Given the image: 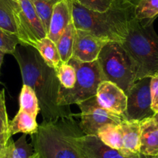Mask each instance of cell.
Listing matches in <instances>:
<instances>
[{
  "label": "cell",
  "mask_w": 158,
  "mask_h": 158,
  "mask_svg": "<svg viewBox=\"0 0 158 158\" xmlns=\"http://www.w3.org/2000/svg\"><path fill=\"white\" fill-rule=\"evenodd\" d=\"M120 126L123 134L124 150L134 154H140V122L123 119Z\"/></svg>",
  "instance_id": "15"
},
{
  "label": "cell",
  "mask_w": 158,
  "mask_h": 158,
  "mask_svg": "<svg viewBox=\"0 0 158 158\" xmlns=\"http://www.w3.org/2000/svg\"><path fill=\"white\" fill-rule=\"evenodd\" d=\"M34 153L33 145L27 143V134H23L16 141L10 138L0 153V158H33Z\"/></svg>",
  "instance_id": "17"
},
{
  "label": "cell",
  "mask_w": 158,
  "mask_h": 158,
  "mask_svg": "<svg viewBox=\"0 0 158 158\" xmlns=\"http://www.w3.org/2000/svg\"><path fill=\"white\" fill-rule=\"evenodd\" d=\"M19 110L24 111L33 116H37L40 112L37 96L32 88L27 85H23L19 94Z\"/></svg>",
  "instance_id": "22"
},
{
  "label": "cell",
  "mask_w": 158,
  "mask_h": 158,
  "mask_svg": "<svg viewBox=\"0 0 158 158\" xmlns=\"http://www.w3.org/2000/svg\"><path fill=\"white\" fill-rule=\"evenodd\" d=\"M71 20L72 13L70 0H60L53 10L47 36L56 44Z\"/></svg>",
  "instance_id": "13"
},
{
  "label": "cell",
  "mask_w": 158,
  "mask_h": 158,
  "mask_svg": "<svg viewBox=\"0 0 158 158\" xmlns=\"http://www.w3.org/2000/svg\"><path fill=\"white\" fill-rule=\"evenodd\" d=\"M144 157L145 158H158L157 156H144Z\"/></svg>",
  "instance_id": "34"
},
{
  "label": "cell",
  "mask_w": 158,
  "mask_h": 158,
  "mask_svg": "<svg viewBox=\"0 0 158 158\" xmlns=\"http://www.w3.org/2000/svg\"><path fill=\"white\" fill-rule=\"evenodd\" d=\"M75 33L76 28L73 23L72 19L69 25L65 29L63 34L56 43L60 59L63 63H68L72 57Z\"/></svg>",
  "instance_id": "21"
},
{
  "label": "cell",
  "mask_w": 158,
  "mask_h": 158,
  "mask_svg": "<svg viewBox=\"0 0 158 158\" xmlns=\"http://www.w3.org/2000/svg\"><path fill=\"white\" fill-rule=\"evenodd\" d=\"M70 3L76 29L90 31L109 41H123L129 23L135 17V6L124 0H115L112 6L102 13L88 10L72 0Z\"/></svg>",
  "instance_id": "2"
},
{
  "label": "cell",
  "mask_w": 158,
  "mask_h": 158,
  "mask_svg": "<svg viewBox=\"0 0 158 158\" xmlns=\"http://www.w3.org/2000/svg\"><path fill=\"white\" fill-rule=\"evenodd\" d=\"M153 118H154V119L156 121V123H158V113L155 114V115H153Z\"/></svg>",
  "instance_id": "32"
},
{
  "label": "cell",
  "mask_w": 158,
  "mask_h": 158,
  "mask_svg": "<svg viewBox=\"0 0 158 158\" xmlns=\"http://www.w3.org/2000/svg\"><path fill=\"white\" fill-rule=\"evenodd\" d=\"M109 42L90 31L76 29L73 54L71 58L84 63L98 60L103 47Z\"/></svg>",
  "instance_id": "11"
},
{
  "label": "cell",
  "mask_w": 158,
  "mask_h": 158,
  "mask_svg": "<svg viewBox=\"0 0 158 158\" xmlns=\"http://www.w3.org/2000/svg\"><path fill=\"white\" fill-rule=\"evenodd\" d=\"M97 136L106 145L118 150H125L123 134L120 124H106L98 130ZM127 151V150H126Z\"/></svg>",
  "instance_id": "20"
},
{
  "label": "cell",
  "mask_w": 158,
  "mask_h": 158,
  "mask_svg": "<svg viewBox=\"0 0 158 158\" xmlns=\"http://www.w3.org/2000/svg\"><path fill=\"white\" fill-rule=\"evenodd\" d=\"M151 107L155 114L158 113V71L150 77Z\"/></svg>",
  "instance_id": "29"
},
{
  "label": "cell",
  "mask_w": 158,
  "mask_h": 158,
  "mask_svg": "<svg viewBox=\"0 0 158 158\" xmlns=\"http://www.w3.org/2000/svg\"><path fill=\"white\" fill-rule=\"evenodd\" d=\"M4 149V147L2 145V143H1V142H0V153H1V151H2V150Z\"/></svg>",
  "instance_id": "33"
},
{
  "label": "cell",
  "mask_w": 158,
  "mask_h": 158,
  "mask_svg": "<svg viewBox=\"0 0 158 158\" xmlns=\"http://www.w3.org/2000/svg\"><path fill=\"white\" fill-rule=\"evenodd\" d=\"M105 81H111L127 95L136 81L134 65L119 42L109 41L98 57Z\"/></svg>",
  "instance_id": "5"
},
{
  "label": "cell",
  "mask_w": 158,
  "mask_h": 158,
  "mask_svg": "<svg viewBox=\"0 0 158 158\" xmlns=\"http://www.w3.org/2000/svg\"><path fill=\"white\" fill-rule=\"evenodd\" d=\"M81 109L79 127L85 135L97 136L98 130L106 124L118 125L123 120L121 115L110 112L98 103L96 95L77 104Z\"/></svg>",
  "instance_id": "8"
},
{
  "label": "cell",
  "mask_w": 158,
  "mask_h": 158,
  "mask_svg": "<svg viewBox=\"0 0 158 158\" xmlns=\"http://www.w3.org/2000/svg\"><path fill=\"white\" fill-rule=\"evenodd\" d=\"M157 157H158V156H157Z\"/></svg>",
  "instance_id": "37"
},
{
  "label": "cell",
  "mask_w": 158,
  "mask_h": 158,
  "mask_svg": "<svg viewBox=\"0 0 158 158\" xmlns=\"http://www.w3.org/2000/svg\"><path fill=\"white\" fill-rule=\"evenodd\" d=\"M74 123L72 117L39 125L37 132L30 135L37 158H82L68 138Z\"/></svg>",
  "instance_id": "4"
},
{
  "label": "cell",
  "mask_w": 158,
  "mask_h": 158,
  "mask_svg": "<svg viewBox=\"0 0 158 158\" xmlns=\"http://www.w3.org/2000/svg\"><path fill=\"white\" fill-rule=\"evenodd\" d=\"M81 6L95 12H106L112 6L115 0H72Z\"/></svg>",
  "instance_id": "28"
},
{
  "label": "cell",
  "mask_w": 158,
  "mask_h": 158,
  "mask_svg": "<svg viewBox=\"0 0 158 158\" xmlns=\"http://www.w3.org/2000/svg\"><path fill=\"white\" fill-rule=\"evenodd\" d=\"M136 158H143V156L141 154H138L137 156H136Z\"/></svg>",
  "instance_id": "35"
},
{
  "label": "cell",
  "mask_w": 158,
  "mask_h": 158,
  "mask_svg": "<svg viewBox=\"0 0 158 158\" xmlns=\"http://www.w3.org/2000/svg\"><path fill=\"white\" fill-rule=\"evenodd\" d=\"M36 51L39 52L45 63L55 71L60 67L62 62L57 50V45L51 39L46 36L38 41L34 46Z\"/></svg>",
  "instance_id": "19"
},
{
  "label": "cell",
  "mask_w": 158,
  "mask_h": 158,
  "mask_svg": "<svg viewBox=\"0 0 158 158\" xmlns=\"http://www.w3.org/2000/svg\"><path fill=\"white\" fill-rule=\"evenodd\" d=\"M96 98L98 103L110 112L122 117L125 113L127 96L125 92L114 83L108 81H102L97 89Z\"/></svg>",
  "instance_id": "12"
},
{
  "label": "cell",
  "mask_w": 158,
  "mask_h": 158,
  "mask_svg": "<svg viewBox=\"0 0 158 158\" xmlns=\"http://www.w3.org/2000/svg\"><path fill=\"white\" fill-rule=\"evenodd\" d=\"M19 8L16 15L17 36L21 45L34 48L36 44L48 36L30 0H18Z\"/></svg>",
  "instance_id": "9"
},
{
  "label": "cell",
  "mask_w": 158,
  "mask_h": 158,
  "mask_svg": "<svg viewBox=\"0 0 158 158\" xmlns=\"http://www.w3.org/2000/svg\"><path fill=\"white\" fill-rule=\"evenodd\" d=\"M139 153L144 156H158V123L153 117L140 121Z\"/></svg>",
  "instance_id": "14"
},
{
  "label": "cell",
  "mask_w": 158,
  "mask_h": 158,
  "mask_svg": "<svg viewBox=\"0 0 158 158\" xmlns=\"http://www.w3.org/2000/svg\"><path fill=\"white\" fill-rule=\"evenodd\" d=\"M68 63L75 68L76 82L71 89H66L60 85L58 104L63 107L77 105L95 96L98 85L105 81L98 60L84 63L71 58Z\"/></svg>",
  "instance_id": "6"
},
{
  "label": "cell",
  "mask_w": 158,
  "mask_h": 158,
  "mask_svg": "<svg viewBox=\"0 0 158 158\" xmlns=\"http://www.w3.org/2000/svg\"><path fill=\"white\" fill-rule=\"evenodd\" d=\"M19 8L18 0H0V27L16 36V15Z\"/></svg>",
  "instance_id": "16"
},
{
  "label": "cell",
  "mask_w": 158,
  "mask_h": 158,
  "mask_svg": "<svg viewBox=\"0 0 158 158\" xmlns=\"http://www.w3.org/2000/svg\"><path fill=\"white\" fill-rule=\"evenodd\" d=\"M10 121L6 112L5 98V90L0 91V142L4 148L11 137L9 134Z\"/></svg>",
  "instance_id": "25"
},
{
  "label": "cell",
  "mask_w": 158,
  "mask_h": 158,
  "mask_svg": "<svg viewBox=\"0 0 158 158\" xmlns=\"http://www.w3.org/2000/svg\"><path fill=\"white\" fill-rule=\"evenodd\" d=\"M56 72L62 87L66 89L74 87L76 82V71L72 65L69 63H62Z\"/></svg>",
  "instance_id": "26"
},
{
  "label": "cell",
  "mask_w": 158,
  "mask_h": 158,
  "mask_svg": "<svg viewBox=\"0 0 158 158\" xmlns=\"http://www.w3.org/2000/svg\"><path fill=\"white\" fill-rule=\"evenodd\" d=\"M68 138L82 158H136L138 155L112 148L95 135L84 134L81 128H77L75 122L71 127Z\"/></svg>",
  "instance_id": "7"
},
{
  "label": "cell",
  "mask_w": 158,
  "mask_h": 158,
  "mask_svg": "<svg viewBox=\"0 0 158 158\" xmlns=\"http://www.w3.org/2000/svg\"><path fill=\"white\" fill-rule=\"evenodd\" d=\"M39 125L36 123V118L30 114L19 110L13 120L10 121L9 134L11 137L16 133L32 135L37 132Z\"/></svg>",
  "instance_id": "18"
},
{
  "label": "cell",
  "mask_w": 158,
  "mask_h": 158,
  "mask_svg": "<svg viewBox=\"0 0 158 158\" xmlns=\"http://www.w3.org/2000/svg\"><path fill=\"white\" fill-rule=\"evenodd\" d=\"M19 46L13 55L19 64L23 83L32 88L37 96L43 122L72 118L69 106L58 104L60 84L55 70L45 63L36 48L29 45Z\"/></svg>",
  "instance_id": "1"
},
{
  "label": "cell",
  "mask_w": 158,
  "mask_h": 158,
  "mask_svg": "<svg viewBox=\"0 0 158 158\" xmlns=\"http://www.w3.org/2000/svg\"><path fill=\"white\" fill-rule=\"evenodd\" d=\"M35 10L44 26L45 31L48 33L53 10L60 0H30Z\"/></svg>",
  "instance_id": "23"
},
{
  "label": "cell",
  "mask_w": 158,
  "mask_h": 158,
  "mask_svg": "<svg viewBox=\"0 0 158 158\" xmlns=\"http://www.w3.org/2000/svg\"><path fill=\"white\" fill-rule=\"evenodd\" d=\"M33 158H37V156H36V153H34V155H33Z\"/></svg>",
  "instance_id": "36"
},
{
  "label": "cell",
  "mask_w": 158,
  "mask_h": 158,
  "mask_svg": "<svg viewBox=\"0 0 158 158\" xmlns=\"http://www.w3.org/2000/svg\"><path fill=\"white\" fill-rule=\"evenodd\" d=\"M124 1L127 2H128V3L131 4V5L134 6L136 7V6L139 3L140 0H124Z\"/></svg>",
  "instance_id": "30"
},
{
  "label": "cell",
  "mask_w": 158,
  "mask_h": 158,
  "mask_svg": "<svg viewBox=\"0 0 158 158\" xmlns=\"http://www.w3.org/2000/svg\"><path fill=\"white\" fill-rule=\"evenodd\" d=\"M138 19H153L158 17V0H140L134 10Z\"/></svg>",
  "instance_id": "24"
},
{
  "label": "cell",
  "mask_w": 158,
  "mask_h": 158,
  "mask_svg": "<svg viewBox=\"0 0 158 158\" xmlns=\"http://www.w3.org/2000/svg\"><path fill=\"white\" fill-rule=\"evenodd\" d=\"M153 19L133 17L121 45L130 56L136 74V81L151 77L158 71V35L153 28Z\"/></svg>",
  "instance_id": "3"
},
{
  "label": "cell",
  "mask_w": 158,
  "mask_h": 158,
  "mask_svg": "<svg viewBox=\"0 0 158 158\" xmlns=\"http://www.w3.org/2000/svg\"><path fill=\"white\" fill-rule=\"evenodd\" d=\"M5 54V53L2 52V51H0V71H1V67H2V62H3V58Z\"/></svg>",
  "instance_id": "31"
},
{
  "label": "cell",
  "mask_w": 158,
  "mask_h": 158,
  "mask_svg": "<svg viewBox=\"0 0 158 158\" xmlns=\"http://www.w3.org/2000/svg\"><path fill=\"white\" fill-rule=\"evenodd\" d=\"M127 109L123 115L126 120L142 121L153 117L150 95V77H143L135 82L127 95Z\"/></svg>",
  "instance_id": "10"
},
{
  "label": "cell",
  "mask_w": 158,
  "mask_h": 158,
  "mask_svg": "<svg viewBox=\"0 0 158 158\" xmlns=\"http://www.w3.org/2000/svg\"><path fill=\"white\" fill-rule=\"evenodd\" d=\"M19 44H22L16 35L8 33L0 27V51L5 54H13Z\"/></svg>",
  "instance_id": "27"
}]
</instances>
